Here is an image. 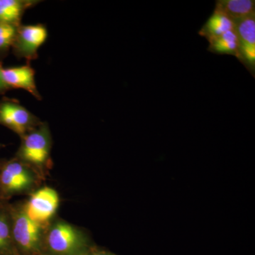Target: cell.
Returning <instances> with one entry per match:
<instances>
[{"mask_svg":"<svg viewBox=\"0 0 255 255\" xmlns=\"http://www.w3.org/2000/svg\"><path fill=\"white\" fill-rule=\"evenodd\" d=\"M95 245L86 231L56 216L45 229L42 255H84Z\"/></svg>","mask_w":255,"mask_h":255,"instance_id":"1","label":"cell"},{"mask_svg":"<svg viewBox=\"0 0 255 255\" xmlns=\"http://www.w3.org/2000/svg\"><path fill=\"white\" fill-rule=\"evenodd\" d=\"M53 145L51 132L47 122L21 137V145L15 157L36 171L43 179L51 168V150Z\"/></svg>","mask_w":255,"mask_h":255,"instance_id":"2","label":"cell"},{"mask_svg":"<svg viewBox=\"0 0 255 255\" xmlns=\"http://www.w3.org/2000/svg\"><path fill=\"white\" fill-rule=\"evenodd\" d=\"M43 178L16 157L0 159V188L2 201L28 194L39 188Z\"/></svg>","mask_w":255,"mask_h":255,"instance_id":"3","label":"cell"},{"mask_svg":"<svg viewBox=\"0 0 255 255\" xmlns=\"http://www.w3.org/2000/svg\"><path fill=\"white\" fill-rule=\"evenodd\" d=\"M11 235L20 255H42L45 229L28 217L23 201L9 204Z\"/></svg>","mask_w":255,"mask_h":255,"instance_id":"4","label":"cell"},{"mask_svg":"<svg viewBox=\"0 0 255 255\" xmlns=\"http://www.w3.org/2000/svg\"><path fill=\"white\" fill-rule=\"evenodd\" d=\"M28 196L23 202L25 213L32 221L46 227L56 217L60 205L58 191L52 187H39Z\"/></svg>","mask_w":255,"mask_h":255,"instance_id":"5","label":"cell"},{"mask_svg":"<svg viewBox=\"0 0 255 255\" xmlns=\"http://www.w3.org/2000/svg\"><path fill=\"white\" fill-rule=\"evenodd\" d=\"M41 121L18 101L4 98L0 101V125L22 137L41 124Z\"/></svg>","mask_w":255,"mask_h":255,"instance_id":"6","label":"cell"},{"mask_svg":"<svg viewBox=\"0 0 255 255\" xmlns=\"http://www.w3.org/2000/svg\"><path fill=\"white\" fill-rule=\"evenodd\" d=\"M48 36V29L42 23L21 24L16 29L11 49L18 58H23L30 63L38 58V50L46 41Z\"/></svg>","mask_w":255,"mask_h":255,"instance_id":"7","label":"cell"},{"mask_svg":"<svg viewBox=\"0 0 255 255\" xmlns=\"http://www.w3.org/2000/svg\"><path fill=\"white\" fill-rule=\"evenodd\" d=\"M2 76L10 90L21 89L31 94L37 100H42L41 94L36 86L35 70L31 65L3 68Z\"/></svg>","mask_w":255,"mask_h":255,"instance_id":"8","label":"cell"},{"mask_svg":"<svg viewBox=\"0 0 255 255\" xmlns=\"http://www.w3.org/2000/svg\"><path fill=\"white\" fill-rule=\"evenodd\" d=\"M38 2L36 0H0V23L18 27L25 11Z\"/></svg>","mask_w":255,"mask_h":255,"instance_id":"9","label":"cell"},{"mask_svg":"<svg viewBox=\"0 0 255 255\" xmlns=\"http://www.w3.org/2000/svg\"><path fill=\"white\" fill-rule=\"evenodd\" d=\"M215 11L226 14L236 23L255 15V1L254 0H219L216 1Z\"/></svg>","mask_w":255,"mask_h":255,"instance_id":"10","label":"cell"},{"mask_svg":"<svg viewBox=\"0 0 255 255\" xmlns=\"http://www.w3.org/2000/svg\"><path fill=\"white\" fill-rule=\"evenodd\" d=\"M9 204L0 201V255H20L11 235Z\"/></svg>","mask_w":255,"mask_h":255,"instance_id":"11","label":"cell"},{"mask_svg":"<svg viewBox=\"0 0 255 255\" xmlns=\"http://www.w3.org/2000/svg\"><path fill=\"white\" fill-rule=\"evenodd\" d=\"M235 23L226 14L215 11L205 24L199 31L200 36L209 41L211 38L221 36L228 31L234 29Z\"/></svg>","mask_w":255,"mask_h":255,"instance_id":"12","label":"cell"},{"mask_svg":"<svg viewBox=\"0 0 255 255\" xmlns=\"http://www.w3.org/2000/svg\"><path fill=\"white\" fill-rule=\"evenodd\" d=\"M208 50L211 53L219 55H233L238 58V38L234 29L228 31L221 36L209 40Z\"/></svg>","mask_w":255,"mask_h":255,"instance_id":"13","label":"cell"},{"mask_svg":"<svg viewBox=\"0 0 255 255\" xmlns=\"http://www.w3.org/2000/svg\"><path fill=\"white\" fill-rule=\"evenodd\" d=\"M234 30L239 47L255 46V15L235 23Z\"/></svg>","mask_w":255,"mask_h":255,"instance_id":"14","label":"cell"},{"mask_svg":"<svg viewBox=\"0 0 255 255\" xmlns=\"http://www.w3.org/2000/svg\"><path fill=\"white\" fill-rule=\"evenodd\" d=\"M17 27L0 23V57L7 54L12 47Z\"/></svg>","mask_w":255,"mask_h":255,"instance_id":"15","label":"cell"},{"mask_svg":"<svg viewBox=\"0 0 255 255\" xmlns=\"http://www.w3.org/2000/svg\"><path fill=\"white\" fill-rule=\"evenodd\" d=\"M84 255H118L115 253H112L106 248H101V247L97 246L95 245V246L92 247L91 249L88 252H87Z\"/></svg>","mask_w":255,"mask_h":255,"instance_id":"16","label":"cell"},{"mask_svg":"<svg viewBox=\"0 0 255 255\" xmlns=\"http://www.w3.org/2000/svg\"><path fill=\"white\" fill-rule=\"evenodd\" d=\"M2 65L0 63V95H4L6 92L9 91L10 89L5 83L2 76Z\"/></svg>","mask_w":255,"mask_h":255,"instance_id":"17","label":"cell"},{"mask_svg":"<svg viewBox=\"0 0 255 255\" xmlns=\"http://www.w3.org/2000/svg\"><path fill=\"white\" fill-rule=\"evenodd\" d=\"M4 144H1V143H0V149H1L2 148V147H4Z\"/></svg>","mask_w":255,"mask_h":255,"instance_id":"18","label":"cell"},{"mask_svg":"<svg viewBox=\"0 0 255 255\" xmlns=\"http://www.w3.org/2000/svg\"><path fill=\"white\" fill-rule=\"evenodd\" d=\"M0 201H2V199H1V188H0Z\"/></svg>","mask_w":255,"mask_h":255,"instance_id":"19","label":"cell"}]
</instances>
